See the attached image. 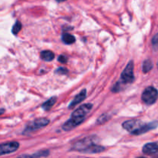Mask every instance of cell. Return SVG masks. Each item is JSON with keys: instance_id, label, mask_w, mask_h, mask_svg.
Instances as JSON below:
<instances>
[{"instance_id": "cell-7", "label": "cell", "mask_w": 158, "mask_h": 158, "mask_svg": "<svg viewBox=\"0 0 158 158\" xmlns=\"http://www.w3.org/2000/svg\"><path fill=\"white\" fill-rule=\"evenodd\" d=\"M19 148V143L15 141L2 143L0 144V156L12 154L16 151Z\"/></svg>"}, {"instance_id": "cell-12", "label": "cell", "mask_w": 158, "mask_h": 158, "mask_svg": "<svg viewBox=\"0 0 158 158\" xmlns=\"http://www.w3.org/2000/svg\"><path fill=\"white\" fill-rule=\"evenodd\" d=\"M56 100H57V98L56 97H51L50 99H49L48 100H46V101L45 102L43 105H42V108H43V109L46 111L49 110L52 107V106L55 104L56 102Z\"/></svg>"}, {"instance_id": "cell-1", "label": "cell", "mask_w": 158, "mask_h": 158, "mask_svg": "<svg viewBox=\"0 0 158 158\" xmlns=\"http://www.w3.org/2000/svg\"><path fill=\"white\" fill-rule=\"evenodd\" d=\"M142 100L147 105H152L157 100L158 91L154 86H148L142 94Z\"/></svg>"}, {"instance_id": "cell-16", "label": "cell", "mask_w": 158, "mask_h": 158, "mask_svg": "<svg viewBox=\"0 0 158 158\" xmlns=\"http://www.w3.org/2000/svg\"><path fill=\"white\" fill-rule=\"evenodd\" d=\"M21 29H22V24L19 21H16L15 22V25L13 26V27H12V33H13L14 35H17V34L20 32Z\"/></svg>"}, {"instance_id": "cell-8", "label": "cell", "mask_w": 158, "mask_h": 158, "mask_svg": "<svg viewBox=\"0 0 158 158\" xmlns=\"http://www.w3.org/2000/svg\"><path fill=\"white\" fill-rule=\"evenodd\" d=\"M83 120H82V119L75 118V117H71V118L63 124V129L66 131H71V130L74 129V128L77 127L80 124H81L83 123Z\"/></svg>"}, {"instance_id": "cell-20", "label": "cell", "mask_w": 158, "mask_h": 158, "mask_svg": "<svg viewBox=\"0 0 158 158\" xmlns=\"http://www.w3.org/2000/svg\"><path fill=\"white\" fill-rule=\"evenodd\" d=\"M58 60H59V62H60L61 63H66V62H67V58H66L65 56L61 55L59 56Z\"/></svg>"}, {"instance_id": "cell-9", "label": "cell", "mask_w": 158, "mask_h": 158, "mask_svg": "<svg viewBox=\"0 0 158 158\" xmlns=\"http://www.w3.org/2000/svg\"><path fill=\"white\" fill-rule=\"evenodd\" d=\"M143 153L148 155L158 154V143H148L143 147Z\"/></svg>"}, {"instance_id": "cell-14", "label": "cell", "mask_w": 158, "mask_h": 158, "mask_svg": "<svg viewBox=\"0 0 158 158\" xmlns=\"http://www.w3.org/2000/svg\"><path fill=\"white\" fill-rule=\"evenodd\" d=\"M62 40L64 43L66 44H72V43H74L76 41L75 36H73V35H70L69 33H64L63 35H62Z\"/></svg>"}, {"instance_id": "cell-15", "label": "cell", "mask_w": 158, "mask_h": 158, "mask_svg": "<svg viewBox=\"0 0 158 158\" xmlns=\"http://www.w3.org/2000/svg\"><path fill=\"white\" fill-rule=\"evenodd\" d=\"M153 67H154V64L151 60H146L143 63V72L144 73L150 72L153 69Z\"/></svg>"}, {"instance_id": "cell-11", "label": "cell", "mask_w": 158, "mask_h": 158, "mask_svg": "<svg viewBox=\"0 0 158 158\" xmlns=\"http://www.w3.org/2000/svg\"><path fill=\"white\" fill-rule=\"evenodd\" d=\"M104 150H105V148L94 143V144H93L92 146L89 147V148H87V149H86L83 153H86V154H97V153L102 152V151H103Z\"/></svg>"}, {"instance_id": "cell-17", "label": "cell", "mask_w": 158, "mask_h": 158, "mask_svg": "<svg viewBox=\"0 0 158 158\" xmlns=\"http://www.w3.org/2000/svg\"><path fill=\"white\" fill-rule=\"evenodd\" d=\"M49 154V151H41L39 152L35 153V154H32V155L28 156V157H47Z\"/></svg>"}, {"instance_id": "cell-5", "label": "cell", "mask_w": 158, "mask_h": 158, "mask_svg": "<svg viewBox=\"0 0 158 158\" xmlns=\"http://www.w3.org/2000/svg\"><path fill=\"white\" fill-rule=\"evenodd\" d=\"M143 123H142L140 120H127L123 123V127L128 132L131 133V134L134 135H137L138 134L139 130L140 129L142 126H143Z\"/></svg>"}, {"instance_id": "cell-23", "label": "cell", "mask_w": 158, "mask_h": 158, "mask_svg": "<svg viewBox=\"0 0 158 158\" xmlns=\"http://www.w3.org/2000/svg\"><path fill=\"white\" fill-rule=\"evenodd\" d=\"M157 66H158V63H157Z\"/></svg>"}, {"instance_id": "cell-19", "label": "cell", "mask_w": 158, "mask_h": 158, "mask_svg": "<svg viewBox=\"0 0 158 158\" xmlns=\"http://www.w3.org/2000/svg\"><path fill=\"white\" fill-rule=\"evenodd\" d=\"M56 72V73H59V74H66L68 73V70L67 69H66V68L60 67L59 68V69H57Z\"/></svg>"}, {"instance_id": "cell-21", "label": "cell", "mask_w": 158, "mask_h": 158, "mask_svg": "<svg viewBox=\"0 0 158 158\" xmlns=\"http://www.w3.org/2000/svg\"><path fill=\"white\" fill-rule=\"evenodd\" d=\"M5 113V110L2 109V108H0V115L3 114Z\"/></svg>"}, {"instance_id": "cell-4", "label": "cell", "mask_w": 158, "mask_h": 158, "mask_svg": "<svg viewBox=\"0 0 158 158\" xmlns=\"http://www.w3.org/2000/svg\"><path fill=\"white\" fill-rule=\"evenodd\" d=\"M49 123V120L46 118H39L29 123L26 126L24 133H31L41 129Z\"/></svg>"}, {"instance_id": "cell-18", "label": "cell", "mask_w": 158, "mask_h": 158, "mask_svg": "<svg viewBox=\"0 0 158 158\" xmlns=\"http://www.w3.org/2000/svg\"><path fill=\"white\" fill-rule=\"evenodd\" d=\"M152 45L154 49H158V33L152 38Z\"/></svg>"}, {"instance_id": "cell-22", "label": "cell", "mask_w": 158, "mask_h": 158, "mask_svg": "<svg viewBox=\"0 0 158 158\" xmlns=\"http://www.w3.org/2000/svg\"><path fill=\"white\" fill-rule=\"evenodd\" d=\"M56 1L57 2H63L66 1V0H56Z\"/></svg>"}, {"instance_id": "cell-3", "label": "cell", "mask_w": 158, "mask_h": 158, "mask_svg": "<svg viewBox=\"0 0 158 158\" xmlns=\"http://www.w3.org/2000/svg\"><path fill=\"white\" fill-rule=\"evenodd\" d=\"M121 82L123 83H131L134 80V62L131 60L127 65L126 68L123 69L122 72L121 76Z\"/></svg>"}, {"instance_id": "cell-2", "label": "cell", "mask_w": 158, "mask_h": 158, "mask_svg": "<svg viewBox=\"0 0 158 158\" xmlns=\"http://www.w3.org/2000/svg\"><path fill=\"white\" fill-rule=\"evenodd\" d=\"M96 141H97V137H86V138L82 139V140H79L77 143H74V145L72 148V150L83 153L87 148H89L93 144L96 143Z\"/></svg>"}, {"instance_id": "cell-6", "label": "cell", "mask_w": 158, "mask_h": 158, "mask_svg": "<svg viewBox=\"0 0 158 158\" xmlns=\"http://www.w3.org/2000/svg\"><path fill=\"white\" fill-rule=\"evenodd\" d=\"M93 105L91 103H86V104H83L82 106H80L78 109H77L76 110H74L73 112L72 117H75V118H79L82 119V120H84L86 116L90 112V110H92Z\"/></svg>"}, {"instance_id": "cell-10", "label": "cell", "mask_w": 158, "mask_h": 158, "mask_svg": "<svg viewBox=\"0 0 158 158\" xmlns=\"http://www.w3.org/2000/svg\"><path fill=\"white\" fill-rule=\"evenodd\" d=\"M86 89H83L78 95H77L75 97V98L73 99L72 102L70 103V104L69 105V108L71 109V108H73L74 106H77V104H79L80 103H81L85 98H86Z\"/></svg>"}, {"instance_id": "cell-13", "label": "cell", "mask_w": 158, "mask_h": 158, "mask_svg": "<svg viewBox=\"0 0 158 158\" xmlns=\"http://www.w3.org/2000/svg\"><path fill=\"white\" fill-rule=\"evenodd\" d=\"M40 57L42 58V60H43L44 61H52V60L55 57V55H54L53 52L52 51L49 50H45L41 52V54H40Z\"/></svg>"}]
</instances>
